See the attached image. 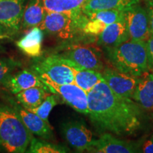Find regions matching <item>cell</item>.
<instances>
[{
  "mask_svg": "<svg viewBox=\"0 0 153 153\" xmlns=\"http://www.w3.org/2000/svg\"><path fill=\"white\" fill-rule=\"evenodd\" d=\"M87 97L88 116L99 131L128 136L141 128L143 108L133 99L114 92L104 80L89 91Z\"/></svg>",
  "mask_w": 153,
  "mask_h": 153,
  "instance_id": "obj_1",
  "label": "cell"
},
{
  "mask_svg": "<svg viewBox=\"0 0 153 153\" xmlns=\"http://www.w3.org/2000/svg\"><path fill=\"white\" fill-rule=\"evenodd\" d=\"M107 57L114 68L140 76L148 72L146 41L130 39L114 47L106 48Z\"/></svg>",
  "mask_w": 153,
  "mask_h": 153,
  "instance_id": "obj_2",
  "label": "cell"
},
{
  "mask_svg": "<svg viewBox=\"0 0 153 153\" xmlns=\"http://www.w3.org/2000/svg\"><path fill=\"white\" fill-rule=\"evenodd\" d=\"M33 135L9 104H0V150L9 153L26 152Z\"/></svg>",
  "mask_w": 153,
  "mask_h": 153,
  "instance_id": "obj_3",
  "label": "cell"
},
{
  "mask_svg": "<svg viewBox=\"0 0 153 153\" xmlns=\"http://www.w3.org/2000/svg\"><path fill=\"white\" fill-rule=\"evenodd\" d=\"M87 21V17L82 10L73 12L47 11L43 22L38 27L59 39L68 40L82 31Z\"/></svg>",
  "mask_w": 153,
  "mask_h": 153,
  "instance_id": "obj_4",
  "label": "cell"
},
{
  "mask_svg": "<svg viewBox=\"0 0 153 153\" xmlns=\"http://www.w3.org/2000/svg\"><path fill=\"white\" fill-rule=\"evenodd\" d=\"M76 65L71 61L55 54L38 61L33 70L38 74H44L57 84L74 83Z\"/></svg>",
  "mask_w": 153,
  "mask_h": 153,
  "instance_id": "obj_5",
  "label": "cell"
},
{
  "mask_svg": "<svg viewBox=\"0 0 153 153\" xmlns=\"http://www.w3.org/2000/svg\"><path fill=\"white\" fill-rule=\"evenodd\" d=\"M38 74L48 87L51 92L57 94L63 102L71 106L76 111L89 115L87 92L74 83L57 84L44 74Z\"/></svg>",
  "mask_w": 153,
  "mask_h": 153,
  "instance_id": "obj_6",
  "label": "cell"
},
{
  "mask_svg": "<svg viewBox=\"0 0 153 153\" xmlns=\"http://www.w3.org/2000/svg\"><path fill=\"white\" fill-rule=\"evenodd\" d=\"M57 55L74 63L76 68L102 72L104 64L93 49L83 45H71Z\"/></svg>",
  "mask_w": 153,
  "mask_h": 153,
  "instance_id": "obj_7",
  "label": "cell"
},
{
  "mask_svg": "<svg viewBox=\"0 0 153 153\" xmlns=\"http://www.w3.org/2000/svg\"><path fill=\"white\" fill-rule=\"evenodd\" d=\"M142 141H130L118 139L107 133L101 134L99 139L94 140L88 152L135 153L142 152Z\"/></svg>",
  "mask_w": 153,
  "mask_h": 153,
  "instance_id": "obj_8",
  "label": "cell"
},
{
  "mask_svg": "<svg viewBox=\"0 0 153 153\" xmlns=\"http://www.w3.org/2000/svg\"><path fill=\"white\" fill-rule=\"evenodd\" d=\"M125 20L130 38L147 41L150 37L148 11L137 4L124 11Z\"/></svg>",
  "mask_w": 153,
  "mask_h": 153,
  "instance_id": "obj_9",
  "label": "cell"
},
{
  "mask_svg": "<svg viewBox=\"0 0 153 153\" xmlns=\"http://www.w3.org/2000/svg\"><path fill=\"white\" fill-rule=\"evenodd\" d=\"M7 99L9 104L16 111L25 126L33 135L46 140L54 139V133L50 123H47L36 114L25 108L13 98L8 97Z\"/></svg>",
  "mask_w": 153,
  "mask_h": 153,
  "instance_id": "obj_10",
  "label": "cell"
},
{
  "mask_svg": "<svg viewBox=\"0 0 153 153\" xmlns=\"http://www.w3.org/2000/svg\"><path fill=\"white\" fill-rule=\"evenodd\" d=\"M61 132L68 144L79 152H87L94 140L91 131L85 123L79 120L63 123Z\"/></svg>",
  "mask_w": 153,
  "mask_h": 153,
  "instance_id": "obj_11",
  "label": "cell"
},
{
  "mask_svg": "<svg viewBox=\"0 0 153 153\" xmlns=\"http://www.w3.org/2000/svg\"><path fill=\"white\" fill-rule=\"evenodd\" d=\"M101 74L103 79L114 92L132 99L140 76L124 73L115 68H104Z\"/></svg>",
  "mask_w": 153,
  "mask_h": 153,
  "instance_id": "obj_12",
  "label": "cell"
},
{
  "mask_svg": "<svg viewBox=\"0 0 153 153\" xmlns=\"http://www.w3.org/2000/svg\"><path fill=\"white\" fill-rule=\"evenodd\" d=\"M26 0H0V25L9 33H16L22 27Z\"/></svg>",
  "mask_w": 153,
  "mask_h": 153,
  "instance_id": "obj_13",
  "label": "cell"
},
{
  "mask_svg": "<svg viewBox=\"0 0 153 153\" xmlns=\"http://www.w3.org/2000/svg\"><path fill=\"white\" fill-rule=\"evenodd\" d=\"M1 86L14 95L28 88L34 87H40L50 91L37 72L33 70L28 69H25L14 74L12 73Z\"/></svg>",
  "mask_w": 153,
  "mask_h": 153,
  "instance_id": "obj_14",
  "label": "cell"
},
{
  "mask_svg": "<svg viewBox=\"0 0 153 153\" xmlns=\"http://www.w3.org/2000/svg\"><path fill=\"white\" fill-rule=\"evenodd\" d=\"M129 39L130 36L123 17L105 28L99 35L98 43L106 48L114 47Z\"/></svg>",
  "mask_w": 153,
  "mask_h": 153,
  "instance_id": "obj_15",
  "label": "cell"
},
{
  "mask_svg": "<svg viewBox=\"0 0 153 153\" xmlns=\"http://www.w3.org/2000/svg\"><path fill=\"white\" fill-rule=\"evenodd\" d=\"M132 99L136 101L143 109L153 111V74L146 73L140 76L138 83Z\"/></svg>",
  "mask_w": 153,
  "mask_h": 153,
  "instance_id": "obj_16",
  "label": "cell"
},
{
  "mask_svg": "<svg viewBox=\"0 0 153 153\" xmlns=\"http://www.w3.org/2000/svg\"><path fill=\"white\" fill-rule=\"evenodd\" d=\"M43 32L38 26L33 27L16 42L20 51L29 57H37L41 55Z\"/></svg>",
  "mask_w": 153,
  "mask_h": 153,
  "instance_id": "obj_17",
  "label": "cell"
},
{
  "mask_svg": "<svg viewBox=\"0 0 153 153\" xmlns=\"http://www.w3.org/2000/svg\"><path fill=\"white\" fill-rule=\"evenodd\" d=\"M140 0H86L82 7L83 13L101 10L125 11L137 4Z\"/></svg>",
  "mask_w": 153,
  "mask_h": 153,
  "instance_id": "obj_18",
  "label": "cell"
},
{
  "mask_svg": "<svg viewBox=\"0 0 153 153\" xmlns=\"http://www.w3.org/2000/svg\"><path fill=\"white\" fill-rule=\"evenodd\" d=\"M46 13L41 0H29L23 14L22 27L27 29L39 26L43 22Z\"/></svg>",
  "mask_w": 153,
  "mask_h": 153,
  "instance_id": "obj_19",
  "label": "cell"
},
{
  "mask_svg": "<svg viewBox=\"0 0 153 153\" xmlns=\"http://www.w3.org/2000/svg\"><path fill=\"white\" fill-rule=\"evenodd\" d=\"M51 91L40 87L28 88L15 94L17 102L26 109L37 107L41 104Z\"/></svg>",
  "mask_w": 153,
  "mask_h": 153,
  "instance_id": "obj_20",
  "label": "cell"
},
{
  "mask_svg": "<svg viewBox=\"0 0 153 153\" xmlns=\"http://www.w3.org/2000/svg\"><path fill=\"white\" fill-rule=\"evenodd\" d=\"M74 68V84L86 92H89L99 82L104 80L101 72L79 68Z\"/></svg>",
  "mask_w": 153,
  "mask_h": 153,
  "instance_id": "obj_21",
  "label": "cell"
},
{
  "mask_svg": "<svg viewBox=\"0 0 153 153\" xmlns=\"http://www.w3.org/2000/svg\"><path fill=\"white\" fill-rule=\"evenodd\" d=\"M86 0H41L45 10L55 12H73L82 10Z\"/></svg>",
  "mask_w": 153,
  "mask_h": 153,
  "instance_id": "obj_22",
  "label": "cell"
},
{
  "mask_svg": "<svg viewBox=\"0 0 153 153\" xmlns=\"http://www.w3.org/2000/svg\"><path fill=\"white\" fill-rule=\"evenodd\" d=\"M68 150L60 145L50 143L46 140H38L32 137L26 152L29 153H60L67 152Z\"/></svg>",
  "mask_w": 153,
  "mask_h": 153,
  "instance_id": "obj_23",
  "label": "cell"
},
{
  "mask_svg": "<svg viewBox=\"0 0 153 153\" xmlns=\"http://www.w3.org/2000/svg\"><path fill=\"white\" fill-rule=\"evenodd\" d=\"M89 19H95L103 24L108 25L115 23L123 18L124 11L120 10H101L92 12L84 13Z\"/></svg>",
  "mask_w": 153,
  "mask_h": 153,
  "instance_id": "obj_24",
  "label": "cell"
},
{
  "mask_svg": "<svg viewBox=\"0 0 153 153\" xmlns=\"http://www.w3.org/2000/svg\"><path fill=\"white\" fill-rule=\"evenodd\" d=\"M60 97L54 93L51 92L45 97L44 101L39 106L33 108H29L30 111L36 114L47 123H49L48 117L53 108L58 104V99Z\"/></svg>",
  "mask_w": 153,
  "mask_h": 153,
  "instance_id": "obj_25",
  "label": "cell"
},
{
  "mask_svg": "<svg viewBox=\"0 0 153 153\" xmlns=\"http://www.w3.org/2000/svg\"><path fill=\"white\" fill-rule=\"evenodd\" d=\"M21 65L22 64L14 59L0 58V85H2L6 79Z\"/></svg>",
  "mask_w": 153,
  "mask_h": 153,
  "instance_id": "obj_26",
  "label": "cell"
},
{
  "mask_svg": "<svg viewBox=\"0 0 153 153\" xmlns=\"http://www.w3.org/2000/svg\"><path fill=\"white\" fill-rule=\"evenodd\" d=\"M147 53H148V60L149 70L153 71V36H150L146 41Z\"/></svg>",
  "mask_w": 153,
  "mask_h": 153,
  "instance_id": "obj_27",
  "label": "cell"
},
{
  "mask_svg": "<svg viewBox=\"0 0 153 153\" xmlns=\"http://www.w3.org/2000/svg\"><path fill=\"white\" fill-rule=\"evenodd\" d=\"M147 1V11L149 19L150 36H153V0H148Z\"/></svg>",
  "mask_w": 153,
  "mask_h": 153,
  "instance_id": "obj_28",
  "label": "cell"
},
{
  "mask_svg": "<svg viewBox=\"0 0 153 153\" xmlns=\"http://www.w3.org/2000/svg\"><path fill=\"white\" fill-rule=\"evenodd\" d=\"M142 152L145 153H153V133L145 142H143Z\"/></svg>",
  "mask_w": 153,
  "mask_h": 153,
  "instance_id": "obj_29",
  "label": "cell"
},
{
  "mask_svg": "<svg viewBox=\"0 0 153 153\" xmlns=\"http://www.w3.org/2000/svg\"><path fill=\"white\" fill-rule=\"evenodd\" d=\"M10 38V33L1 25H0V40Z\"/></svg>",
  "mask_w": 153,
  "mask_h": 153,
  "instance_id": "obj_30",
  "label": "cell"
},
{
  "mask_svg": "<svg viewBox=\"0 0 153 153\" xmlns=\"http://www.w3.org/2000/svg\"><path fill=\"white\" fill-rule=\"evenodd\" d=\"M152 118H153V114H152Z\"/></svg>",
  "mask_w": 153,
  "mask_h": 153,
  "instance_id": "obj_31",
  "label": "cell"
},
{
  "mask_svg": "<svg viewBox=\"0 0 153 153\" xmlns=\"http://www.w3.org/2000/svg\"><path fill=\"white\" fill-rule=\"evenodd\" d=\"M145 1H148V0H145Z\"/></svg>",
  "mask_w": 153,
  "mask_h": 153,
  "instance_id": "obj_32",
  "label": "cell"
}]
</instances>
